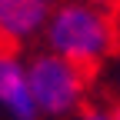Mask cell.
Returning a JSON list of instances; mask_svg holds the SVG:
<instances>
[{
    "label": "cell",
    "mask_w": 120,
    "mask_h": 120,
    "mask_svg": "<svg viewBox=\"0 0 120 120\" xmlns=\"http://www.w3.org/2000/svg\"><path fill=\"white\" fill-rule=\"evenodd\" d=\"M43 40L50 53L83 70H94L117 53L120 27L117 17L97 0H67L53 7L47 27H43Z\"/></svg>",
    "instance_id": "obj_1"
},
{
    "label": "cell",
    "mask_w": 120,
    "mask_h": 120,
    "mask_svg": "<svg viewBox=\"0 0 120 120\" xmlns=\"http://www.w3.org/2000/svg\"><path fill=\"white\" fill-rule=\"evenodd\" d=\"M27 90H30L37 117L70 120L80 107H87L90 70L43 50L27 60Z\"/></svg>",
    "instance_id": "obj_2"
},
{
    "label": "cell",
    "mask_w": 120,
    "mask_h": 120,
    "mask_svg": "<svg viewBox=\"0 0 120 120\" xmlns=\"http://www.w3.org/2000/svg\"><path fill=\"white\" fill-rule=\"evenodd\" d=\"M110 120H120V100L113 103V107H110Z\"/></svg>",
    "instance_id": "obj_6"
},
{
    "label": "cell",
    "mask_w": 120,
    "mask_h": 120,
    "mask_svg": "<svg viewBox=\"0 0 120 120\" xmlns=\"http://www.w3.org/2000/svg\"><path fill=\"white\" fill-rule=\"evenodd\" d=\"M70 120H110V110H103V107H80Z\"/></svg>",
    "instance_id": "obj_5"
},
{
    "label": "cell",
    "mask_w": 120,
    "mask_h": 120,
    "mask_svg": "<svg viewBox=\"0 0 120 120\" xmlns=\"http://www.w3.org/2000/svg\"><path fill=\"white\" fill-rule=\"evenodd\" d=\"M53 7V0H0V43L20 50L34 37H43Z\"/></svg>",
    "instance_id": "obj_3"
},
{
    "label": "cell",
    "mask_w": 120,
    "mask_h": 120,
    "mask_svg": "<svg viewBox=\"0 0 120 120\" xmlns=\"http://www.w3.org/2000/svg\"><path fill=\"white\" fill-rule=\"evenodd\" d=\"M0 113L10 120H37L27 90V60L7 43H0Z\"/></svg>",
    "instance_id": "obj_4"
}]
</instances>
